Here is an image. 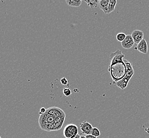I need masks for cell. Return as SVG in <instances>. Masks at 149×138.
Instances as JSON below:
<instances>
[{
	"label": "cell",
	"instance_id": "12",
	"mask_svg": "<svg viewBox=\"0 0 149 138\" xmlns=\"http://www.w3.org/2000/svg\"><path fill=\"white\" fill-rule=\"evenodd\" d=\"M68 6L72 7H79L81 4V0H66Z\"/></svg>",
	"mask_w": 149,
	"mask_h": 138
},
{
	"label": "cell",
	"instance_id": "23",
	"mask_svg": "<svg viewBox=\"0 0 149 138\" xmlns=\"http://www.w3.org/2000/svg\"><path fill=\"white\" fill-rule=\"evenodd\" d=\"M0 138H1V137H0Z\"/></svg>",
	"mask_w": 149,
	"mask_h": 138
},
{
	"label": "cell",
	"instance_id": "16",
	"mask_svg": "<svg viewBox=\"0 0 149 138\" xmlns=\"http://www.w3.org/2000/svg\"><path fill=\"white\" fill-rule=\"evenodd\" d=\"M91 134L94 135V136L96 137H97V138L99 137L100 135V131L99 130L97 127H93L92 133H91Z\"/></svg>",
	"mask_w": 149,
	"mask_h": 138
},
{
	"label": "cell",
	"instance_id": "20",
	"mask_svg": "<svg viewBox=\"0 0 149 138\" xmlns=\"http://www.w3.org/2000/svg\"><path fill=\"white\" fill-rule=\"evenodd\" d=\"M86 138H97V137H95L94 135H92V134H89V135H87L85 136Z\"/></svg>",
	"mask_w": 149,
	"mask_h": 138
},
{
	"label": "cell",
	"instance_id": "9",
	"mask_svg": "<svg viewBox=\"0 0 149 138\" xmlns=\"http://www.w3.org/2000/svg\"><path fill=\"white\" fill-rule=\"evenodd\" d=\"M132 38L133 39L135 44H138L140 43L142 40L143 39L144 33L143 32L140 30H135L132 32Z\"/></svg>",
	"mask_w": 149,
	"mask_h": 138
},
{
	"label": "cell",
	"instance_id": "14",
	"mask_svg": "<svg viewBox=\"0 0 149 138\" xmlns=\"http://www.w3.org/2000/svg\"><path fill=\"white\" fill-rule=\"evenodd\" d=\"M116 4H117L116 0H110L109 1V7H108V13H110L114 11Z\"/></svg>",
	"mask_w": 149,
	"mask_h": 138
},
{
	"label": "cell",
	"instance_id": "19",
	"mask_svg": "<svg viewBox=\"0 0 149 138\" xmlns=\"http://www.w3.org/2000/svg\"><path fill=\"white\" fill-rule=\"evenodd\" d=\"M46 111H47V109H46L45 108L42 107V108L40 109V112L39 113V114H40V115H42V114H45V113L46 112Z\"/></svg>",
	"mask_w": 149,
	"mask_h": 138
},
{
	"label": "cell",
	"instance_id": "4",
	"mask_svg": "<svg viewBox=\"0 0 149 138\" xmlns=\"http://www.w3.org/2000/svg\"><path fill=\"white\" fill-rule=\"evenodd\" d=\"M63 136L66 138H73L78 135V127L74 124L66 125L63 129Z\"/></svg>",
	"mask_w": 149,
	"mask_h": 138
},
{
	"label": "cell",
	"instance_id": "8",
	"mask_svg": "<svg viewBox=\"0 0 149 138\" xmlns=\"http://www.w3.org/2000/svg\"><path fill=\"white\" fill-rule=\"evenodd\" d=\"M134 42L132 38L131 34L126 35V38L124 40L121 42V45L125 49H130L134 45Z\"/></svg>",
	"mask_w": 149,
	"mask_h": 138
},
{
	"label": "cell",
	"instance_id": "6",
	"mask_svg": "<svg viewBox=\"0 0 149 138\" xmlns=\"http://www.w3.org/2000/svg\"><path fill=\"white\" fill-rule=\"evenodd\" d=\"M46 113L50 115L54 116L57 118L59 117H64L66 116L65 113L63 112V110L60 109V108L57 107H52L47 109Z\"/></svg>",
	"mask_w": 149,
	"mask_h": 138
},
{
	"label": "cell",
	"instance_id": "7",
	"mask_svg": "<svg viewBox=\"0 0 149 138\" xmlns=\"http://www.w3.org/2000/svg\"><path fill=\"white\" fill-rule=\"evenodd\" d=\"M80 128L82 133L87 135L91 134L93 127L89 122L87 121H84L80 123Z\"/></svg>",
	"mask_w": 149,
	"mask_h": 138
},
{
	"label": "cell",
	"instance_id": "13",
	"mask_svg": "<svg viewBox=\"0 0 149 138\" xmlns=\"http://www.w3.org/2000/svg\"><path fill=\"white\" fill-rule=\"evenodd\" d=\"M85 2H86L88 6L92 9H94L96 8V7H97L99 4V1L98 0H88V1H86L84 0Z\"/></svg>",
	"mask_w": 149,
	"mask_h": 138
},
{
	"label": "cell",
	"instance_id": "21",
	"mask_svg": "<svg viewBox=\"0 0 149 138\" xmlns=\"http://www.w3.org/2000/svg\"><path fill=\"white\" fill-rule=\"evenodd\" d=\"M80 138V135L79 134H78V135H77L76 137H75L74 138Z\"/></svg>",
	"mask_w": 149,
	"mask_h": 138
},
{
	"label": "cell",
	"instance_id": "24",
	"mask_svg": "<svg viewBox=\"0 0 149 138\" xmlns=\"http://www.w3.org/2000/svg\"></svg>",
	"mask_w": 149,
	"mask_h": 138
},
{
	"label": "cell",
	"instance_id": "15",
	"mask_svg": "<svg viewBox=\"0 0 149 138\" xmlns=\"http://www.w3.org/2000/svg\"><path fill=\"white\" fill-rule=\"evenodd\" d=\"M126 35L125 34H124V32H120V33H118L116 38V39L118 41V42H122L126 38Z\"/></svg>",
	"mask_w": 149,
	"mask_h": 138
},
{
	"label": "cell",
	"instance_id": "10",
	"mask_svg": "<svg viewBox=\"0 0 149 138\" xmlns=\"http://www.w3.org/2000/svg\"><path fill=\"white\" fill-rule=\"evenodd\" d=\"M135 49L138 50L139 52H140L141 53L145 54H147L148 51V47L146 40L143 39L140 43L138 44L136 47H135Z\"/></svg>",
	"mask_w": 149,
	"mask_h": 138
},
{
	"label": "cell",
	"instance_id": "22",
	"mask_svg": "<svg viewBox=\"0 0 149 138\" xmlns=\"http://www.w3.org/2000/svg\"><path fill=\"white\" fill-rule=\"evenodd\" d=\"M80 138H86V137L85 136H84V135H80Z\"/></svg>",
	"mask_w": 149,
	"mask_h": 138
},
{
	"label": "cell",
	"instance_id": "3",
	"mask_svg": "<svg viewBox=\"0 0 149 138\" xmlns=\"http://www.w3.org/2000/svg\"><path fill=\"white\" fill-rule=\"evenodd\" d=\"M124 62L126 65V74L121 80L117 82H113L116 86L118 87L122 90L125 89L128 84L129 82L130 79L132 78V77L134 74V71L132 66L131 63H130L128 61L124 59Z\"/></svg>",
	"mask_w": 149,
	"mask_h": 138
},
{
	"label": "cell",
	"instance_id": "2",
	"mask_svg": "<svg viewBox=\"0 0 149 138\" xmlns=\"http://www.w3.org/2000/svg\"><path fill=\"white\" fill-rule=\"evenodd\" d=\"M113 82L121 80L126 74V67L124 62H120L110 64L109 68Z\"/></svg>",
	"mask_w": 149,
	"mask_h": 138
},
{
	"label": "cell",
	"instance_id": "5",
	"mask_svg": "<svg viewBox=\"0 0 149 138\" xmlns=\"http://www.w3.org/2000/svg\"><path fill=\"white\" fill-rule=\"evenodd\" d=\"M124 56L125 55L122 53L120 50H117L114 53H112L110 55V64L123 62L124 61Z\"/></svg>",
	"mask_w": 149,
	"mask_h": 138
},
{
	"label": "cell",
	"instance_id": "17",
	"mask_svg": "<svg viewBox=\"0 0 149 138\" xmlns=\"http://www.w3.org/2000/svg\"><path fill=\"white\" fill-rule=\"evenodd\" d=\"M63 95H65V96H67V97L69 96L70 95L72 94V91H71V90L69 89V88H63Z\"/></svg>",
	"mask_w": 149,
	"mask_h": 138
},
{
	"label": "cell",
	"instance_id": "18",
	"mask_svg": "<svg viewBox=\"0 0 149 138\" xmlns=\"http://www.w3.org/2000/svg\"><path fill=\"white\" fill-rule=\"evenodd\" d=\"M60 82L63 85H67L68 82V81L66 79V78H63L61 80H60Z\"/></svg>",
	"mask_w": 149,
	"mask_h": 138
},
{
	"label": "cell",
	"instance_id": "1",
	"mask_svg": "<svg viewBox=\"0 0 149 138\" xmlns=\"http://www.w3.org/2000/svg\"><path fill=\"white\" fill-rule=\"evenodd\" d=\"M65 118L66 116L56 118L46 112L40 115L39 123L41 129L45 131H57L62 128Z\"/></svg>",
	"mask_w": 149,
	"mask_h": 138
},
{
	"label": "cell",
	"instance_id": "11",
	"mask_svg": "<svg viewBox=\"0 0 149 138\" xmlns=\"http://www.w3.org/2000/svg\"><path fill=\"white\" fill-rule=\"evenodd\" d=\"M110 0H100L99 1L98 6L105 14L108 13V7Z\"/></svg>",
	"mask_w": 149,
	"mask_h": 138
}]
</instances>
